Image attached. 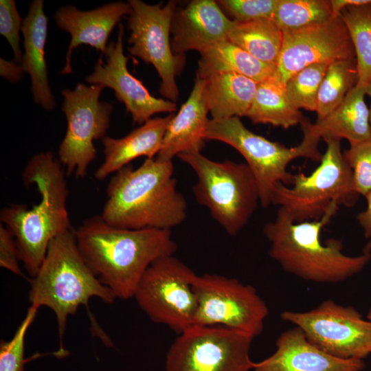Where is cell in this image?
<instances>
[{
	"label": "cell",
	"instance_id": "cell-1",
	"mask_svg": "<svg viewBox=\"0 0 371 371\" xmlns=\"http://www.w3.org/2000/svg\"><path fill=\"white\" fill-rule=\"evenodd\" d=\"M78 249L89 269L116 298L133 297L148 267L174 255L171 230L127 229L111 226L100 216L86 219L75 230Z\"/></svg>",
	"mask_w": 371,
	"mask_h": 371
},
{
	"label": "cell",
	"instance_id": "cell-2",
	"mask_svg": "<svg viewBox=\"0 0 371 371\" xmlns=\"http://www.w3.org/2000/svg\"><path fill=\"white\" fill-rule=\"evenodd\" d=\"M106 194L101 217L115 227L171 230L187 217L172 161L147 158L137 168L128 164L114 173Z\"/></svg>",
	"mask_w": 371,
	"mask_h": 371
},
{
	"label": "cell",
	"instance_id": "cell-3",
	"mask_svg": "<svg viewBox=\"0 0 371 371\" xmlns=\"http://www.w3.org/2000/svg\"><path fill=\"white\" fill-rule=\"evenodd\" d=\"M62 164L49 151L32 157L22 174L25 186L34 184L40 201L28 209L26 205L3 207L0 220L13 234L19 258L34 278L38 271L51 241L71 229L67 210L69 191Z\"/></svg>",
	"mask_w": 371,
	"mask_h": 371
},
{
	"label": "cell",
	"instance_id": "cell-4",
	"mask_svg": "<svg viewBox=\"0 0 371 371\" xmlns=\"http://www.w3.org/2000/svg\"><path fill=\"white\" fill-rule=\"evenodd\" d=\"M337 210H330L319 220L297 223L279 207L275 218L263 228L270 243V257L284 271L310 282L337 283L360 273L370 261L371 254L349 256L344 252L341 239L322 240L323 228Z\"/></svg>",
	"mask_w": 371,
	"mask_h": 371
},
{
	"label": "cell",
	"instance_id": "cell-5",
	"mask_svg": "<svg viewBox=\"0 0 371 371\" xmlns=\"http://www.w3.org/2000/svg\"><path fill=\"white\" fill-rule=\"evenodd\" d=\"M93 297L107 304L116 298L85 262L75 230L70 229L51 241L38 271L31 279L29 293L31 306L48 307L56 315L60 343L56 356L67 352L63 345L68 317L80 306H87Z\"/></svg>",
	"mask_w": 371,
	"mask_h": 371
},
{
	"label": "cell",
	"instance_id": "cell-6",
	"mask_svg": "<svg viewBox=\"0 0 371 371\" xmlns=\"http://www.w3.org/2000/svg\"><path fill=\"white\" fill-rule=\"evenodd\" d=\"M300 126L303 139L291 148L253 133L238 117L209 119L205 138L225 143L243 155L256 179L260 204L267 207L272 204L278 184L291 185L293 174L287 168L291 161L301 157L315 161L322 159V154L318 149L320 139L313 136L303 122Z\"/></svg>",
	"mask_w": 371,
	"mask_h": 371
},
{
	"label": "cell",
	"instance_id": "cell-7",
	"mask_svg": "<svg viewBox=\"0 0 371 371\" xmlns=\"http://www.w3.org/2000/svg\"><path fill=\"white\" fill-rule=\"evenodd\" d=\"M177 157L196 175L192 192L197 203L208 209L229 235H237L260 203L256 179L246 163L216 161L201 152L183 153Z\"/></svg>",
	"mask_w": 371,
	"mask_h": 371
},
{
	"label": "cell",
	"instance_id": "cell-8",
	"mask_svg": "<svg viewBox=\"0 0 371 371\" xmlns=\"http://www.w3.org/2000/svg\"><path fill=\"white\" fill-rule=\"evenodd\" d=\"M324 141L326 151L311 173L294 174L290 186L279 183L274 189L272 204L284 210L295 222L319 220L339 205H352L358 196L352 190V172L340 140Z\"/></svg>",
	"mask_w": 371,
	"mask_h": 371
},
{
	"label": "cell",
	"instance_id": "cell-9",
	"mask_svg": "<svg viewBox=\"0 0 371 371\" xmlns=\"http://www.w3.org/2000/svg\"><path fill=\"white\" fill-rule=\"evenodd\" d=\"M195 275L173 255L161 257L146 269L133 297L153 322L180 334L194 325Z\"/></svg>",
	"mask_w": 371,
	"mask_h": 371
},
{
	"label": "cell",
	"instance_id": "cell-10",
	"mask_svg": "<svg viewBox=\"0 0 371 371\" xmlns=\"http://www.w3.org/2000/svg\"><path fill=\"white\" fill-rule=\"evenodd\" d=\"M254 337L229 328L194 325L170 346L166 371H251Z\"/></svg>",
	"mask_w": 371,
	"mask_h": 371
},
{
	"label": "cell",
	"instance_id": "cell-11",
	"mask_svg": "<svg viewBox=\"0 0 371 371\" xmlns=\"http://www.w3.org/2000/svg\"><path fill=\"white\" fill-rule=\"evenodd\" d=\"M193 289L197 301L194 325L224 326L254 337L262 332L269 309L254 286L205 273L195 275Z\"/></svg>",
	"mask_w": 371,
	"mask_h": 371
},
{
	"label": "cell",
	"instance_id": "cell-12",
	"mask_svg": "<svg viewBox=\"0 0 371 371\" xmlns=\"http://www.w3.org/2000/svg\"><path fill=\"white\" fill-rule=\"evenodd\" d=\"M104 89L101 85L78 83L72 90L61 91L67 128L58 153L67 175L85 177L96 158L93 141L103 139L110 126L113 105L100 100Z\"/></svg>",
	"mask_w": 371,
	"mask_h": 371
},
{
	"label": "cell",
	"instance_id": "cell-13",
	"mask_svg": "<svg viewBox=\"0 0 371 371\" xmlns=\"http://www.w3.org/2000/svg\"><path fill=\"white\" fill-rule=\"evenodd\" d=\"M128 2L131 7L127 23L131 32L128 50L132 56L154 67L161 79V95L176 102L179 97L176 76L185 63V56L175 54L170 41L178 1L171 0L164 5L161 3L150 5L141 0Z\"/></svg>",
	"mask_w": 371,
	"mask_h": 371
},
{
	"label": "cell",
	"instance_id": "cell-14",
	"mask_svg": "<svg viewBox=\"0 0 371 371\" xmlns=\"http://www.w3.org/2000/svg\"><path fill=\"white\" fill-rule=\"evenodd\" d=\"M280 317L335 357L363 360L371 354V322L352 306L326 300L310 311H284Z\"/></svg>",
	"mask_w": 371,
	"mask_h": 371
},
{
	"label": "cell",
	"instance_id": "cell-15",
	"mask_svg": "<svg viewBox=\"0 0 371 371\" xmlns=\"http://www.w3.org/2000/svg\"><path fill=\"white\" fill-rule=\"evenodd\" d=\"M282 33V49L272 76L284 85L292 76L309 65L355 58L340 16Z\"/></svg>",
	"mask_w": 371,
	"mask_h": 371
},
{
	"label": "cell",
	"instance_id": "cell-16",
	"mask_svg": "<svg viewBox=\"0 0 371 371\" xmlns=\"http://www.w3.org/2000/svg\"><path fill=\"white\" fill-rule=\"evenodd\" d=\"M124 27L119 25L116 41L109 43L93 71L86 78L90 85H101L115 92L116 98L126 107L134 122L142 125L155 114L177 111L175 102L152 95L141 80L128 70V58L123 47Z\"/></svg>",
	"mask_w": 371,
	"mask_h": 371
},
{
	"label": "cell",
	"instance_id": "cell-17",
	"mask_svg": "<svg viewBox=\"0 0 371 371\" xmlns=\"http://www.w3.org/2000/svg\"><path fill=\"white\" fill-rule=\"evenodd\" d=\"M232 21L214 0H193L183 8H177L170 30L173 53L181 56L190 50L200 53L227 40Z\"/></svg>",
	"mask_w": 371,
	"mask_h": 371
},
{
	"label": "cell",
	"instance_id": "cell-18",
	"mask_svg": "<svg viewBox=\"0 0 371 371\" xmlns=\"http://www.w3.org/2000/svg\"><path fill=\"white\" fill-rule=\"evenodd\" d=\"M131 12L128 2L121 1L88 11L78 10L71 5L60 7L54 15L56 25L71 36L65 65L60 74H72L71 54L80 45H88L104 54L111 32L123 16L129 15Z\"/></svg>",
	"mask_w": 371,
	"mask_h": 371
},
{
	"label": "cell",
	"instance_id": "cell-19",
	"mask_svg": "<svg viewBox=\"0 0 371 371\" xmlns=\"http://www.w3.org/2000/svg\"><path fill=\"white\" fill-rule=\"evenodd\" d=\"M276 352L254 363L253 371H362L363 360L335 357L311 342L295 326L280 334Z\"/></svg>",
	"mask_w": 371,
	"mask_h": 371
},
{
	"label": "cell",
	"instance_id": "cell-20",
	"mask_svg": "<svg viewBox=\"0 0 371 371\" xmlns=\"http://www.w3.org/2000/svg\"><path fill=\"white\" fill-rule=\"evenodd\" d=\"M204 83L203 78L196 76L190 96L169 123L157 159L172 161L181 153L201 152L204 147L209 120L203 96Z\"/></svg>",
	"mask_w": 371,
	"mask_h": 371
},
{
	"label": "cell",
	"instance_id": "cell-21",
	"mask_svg": "<svg viewBox=\"0 0 371 371\" xmlns=\"http://www.w3.org/2000/svg\"><path fill=\"white\" fill-rule=\"evenodd\" d=\"M48 19L44 12V1L34 0L30 3L23 19L24 54L21 65L31 79V91L36 104L45 110L55 106V100L49 85L45 60V44L47 37Z\"/></svg>",
	"mask_w": 371,
	"mask_h": 371
},
{
	"label": "cell",
	"instance_id": "cell-22",
	"mask_svg": "<svg viewBox=\"0 0 371 371\" xmlns=\"http://www.w3.org/2000/svg\"><path fill=\"white\" fill-rule=\"evenodd\" d=\"M173 113L151 118L122 138L105 136L102 139L104 159L95 172L97 180H104L142 156L154 158L161 150L167 128Z\"/></svg>",
	"mask_w": 371,
	"mask_h": 371
},
{
	"label": "cell",
	"instance_id": "cell-23",
	"mask_svg": "<svg viewBox=\"0 0 371 371\" xmlns=\"http://www.w3.org/2000/svg\"><path fill=\"white\" fill-rule=\"evenodd\" d=\"M366 87L355 85L343 102L326 117L312 124L303 122L315 137L324 140L346 139L350 145L371 139L370 110L365 96Z\"/></svg>",
	"mask_w": 371,
	"mask_h": 371
},
{
	"label": "cell",
	"instance_id": "cell-24",
	"mask_svg": "<svg viewBox=\"0 0 371 371\" xmlns=\"http://www.w3.org/2000/svg\"><path fill=\"white\" fill-rule=\"evenodd\" d=\"M203 79V96L212 119L247 115L258 82L231 72L214 74Z\"/></svg>",
	"mask_w": 371,
	"mask_h": 371
},
{
	"label": "cell",
	"instance_id": "cell-25",
	"mask_svg": "<svg viewBox=\"0 0 371 371\" xmlns=\"http://www.w3.org/2000/svg\"><path fill=\"white\" fill-rule=\"evenodd\" d=\"M196 76L205 78L214 74L231 72L260 82L271 77L276 67L256 58L228 39L200 52Z\"/></svg>",
	"mask_w": 371,
	"mask_h": 371
},
{
	"label": "cell",
	"instance_id": "cell-26",
	"mask_svg": "<svg viewBox=\"0 0 371 371\" xmlns=\"http://www.w3.org/2000/svg\"><path fill=\"white\" fill-rule=\"evenodd\" d=\"M246 117L254 124H271L284 129L300 124L304 119L289 99L285 85L273 76L258 82Z\"/></svg>",
	"mask_w": 371,
	"mask_h": 371
},
{
	"label": "cell",
	"instance_id": "cell-27",
	"mask_svg": "<svg viewBox=\"0 0 371 371\" xmlns=\"http://www.w3.org/2000/svg\"><path fill=\"white\" fill-rule=\"evenodd\" d=\"M229 41L268 65L276 66L283 42V33L272 19L247 22L232 21Z\"/></svg>",
	"mask_w": 371,
	"mask_h": 371
},
{
	"label": "cell",
	"instance_id": "cell-28",
	"mask_svg": "<svg viewBox=\"0 0 371 371\" xmlns=\"http://www.w3.org/2000/svg\"><path fill=\"white\" fill-rule=\"evenodd\" d=\"M350 36L357 62V86L371 82V2L349 6L339 14Z\"/></svg>",
	"mask_w": 371,
	"mask_h": 371
},
{
	"label": "cell",
	"instance_id": "cell-29",
	"mask_svg": "<svg viewBox=\"0 0 371 371\" xmlns=\"http://www.w3.org/2000/svg\"><path fill=\"white\" fill-rule=\"evenodd\" d=\"M357 82L355 58L330 63L318 91L315 111L317 119L326 117L335 109Z\"/></svg>",
	"mask_w": 371,
	"mask_h": 371
},
{
	"label": "cell",
	"instance_id": "cell-30",
	"mask_svg": "<svg viewBox=\"0 0 371 371\" xmlns=\"http://www.w3.org/2000/svg\"><path fill=\"white\" fill-rule=\"evenodd\" d=\"M333 16L329 1L279 0L273 20L283 32L323 23Z\"/></svg>",
	"mask_w": 371,
	"mask_h": 371
},
{
	"label": "cell",
	"instance_id": "cell-31",
	"mask_svg": "<svg viewBox=\"0 0 371 371\" xmlns=\"http://www.w3.org/2000/svg\"><path fill=\"white\" fill-rule=\"evenodd\" d=\"M329 64L309 65L297 71L286 82L289 99L297 109L315 111L319 87Z\"/></svg>",
	"mask_w": 371,
	"mask_h": 371
},
{
	"label": "cell",
	"instance_id": "cell-32",
	"mask_svg": "<svg viewBox=\"0 0 371 371\" xmlns=\"http://www.w3.org/2000/svg\"><path fill=\"white\" fill-rule=\"evenodd\" d=\"M37 308L31 306L8 341H1L0 344V371H24L27 360L25 359V339L30 325L34 320Z\"/></svg>",
	"mask_w": 371,
	"mask_h": 371
},
{
	"label": "cell",
	"instance_id": "cell-33",
	"mask_svg": "<svg viewBox=\"0 0 371 371\" xmlns=\"http://www.w3.org/2000/svg\"><path fill=\"white\" fill-rule=\"evenodd\" d=\"M352 172V190L365 196L371 190V139L350 145L343 152Z\"/></svg>",
	"mask_w": 371,
	"mask_h": 371
},
{
	"label": "cell",
	"instance_id": "cell-34",
	"mask_svg": "<svg viewBox=\"0 0 371 371\" xmlns=\"http://www.w3.org/2000/svg\"><path fill=\"white\" fill-rule=\"evenodd\" d=\"M279 0H220L217 3L238 22L272 19Z\"/></svg>",
	"mask_w": 371,
	"mask_h": 371
},
{
	"label": "cell",
	"instance_id": "cell-35",
	"mask_svg": "<svg viewBox=\"0 0 371 371\" xmlns=\"http://www.w3.org/2000/svg\"><path fill=\"white\" fill-rule=\"evenodd\" d=\"M23 19L19 15L14 0L0 1V34L9 43L14 61L22 63L23 54L20 47V32Z\"/></svg>",
	"mask_w": 371,
	"mask_h": 371
},
{
	"label": "cell",
	"instance_id": "cell-36",
	"mask_svg": "<svg viewBox=\"0 0 371 371\" xmlns=\"http://www.w3.org/2000/svg\"><path fill=\"white\" fill-rule=\"evenodd\" d=\"M19 253L14 237L3 224H0V266L14 274L23 276L19 265Z\"/></svg>",
	"mask_w": 371,
	"mask_h": 371
},
{
	"label": "cell",
	"instance_id": "cell-37",
	"mask_svg": "<svg viewBox=\"0 0 371 371\" xmlns=\"http://www.w3.org/2000/svg\"><path fill=\"white\" fill-rule=\"evenodd\" d=\"M24 72L21 64L0 58V75L4 79L12 83H16L22 79Z\"/></svg>",
	"mask_w": 371,
	"mask_h": 371
},
{
	"label": "cell",
	"instance_id": "cell-38",
	"mask_svg": "<svg viewBox=\"0 0 371 371\" xmlns=\"http://www.w3.org/2000/svg\"><path fill=\"white\" fill-rule=\"evenodd\" d=\"M366 199V207L357 216L359 225L362 228L364 236L371 238V190L364 196Z\"/></svg>",
	"mask_w": 371,
	"mask_h": 371
},
{
	"label": "cell",
	"instance_id": "cell-39",
	"mask_svg": "<svg viewBox=\"0 0 371 371\" xmlns=\"http://www.w3.org/2000/svg\"><path fill=\"white\" fill-rule=\"evenodd\" d=\"M329 2L333 16H337L347 7L368 4L371 0H330Z\"/></svg>",
	"mask_w": 371,
	"mask_h": 371
},
{
	"label": "cell",
	"instance_id": "cell-40",
	"mask_svg": "<svg viewBox=\"0 0 371 371\" xmlns=\"http://www.w3.org/2000/svg\"><path fill=\"white\" fill-rule=\"evenodd\" d=\"M366 95H368L370 99V105L369 107V110H370V128H371V82H370L366 86Z\"/></svg>",
	"mask_w": 371,
	"mask_h": 371
},
{
	"label": "cell",
	"instance_id": "cell-41",
	"mask_svg": "<svg viewBox=\"0 0 371 371\" xmlns=\"http://www.w3.org/2000/svg\"><path fill=\"white\" fill-rule=\"evenodd\" d=\"M363 252L371 254V238L368 239V243L363 248Z\"/></svg>",
	"mask_w": 371,
	"mask_h": 371
},
{
	"label": "cell",
	"instance_id": "cell-42",
	"mask_svg": "<svg viewBox=\"0 0 371 371\" xmlns=\"http://www.w3.org/2000/svg\"><path fill=\"white\" fill-rule=\"evenodd\" d=\"M367 319H369L371 322V307L368 311Z\"/></svg>",
	"mask_w": 371,
	"mask_h": 371
}]
</instances>
